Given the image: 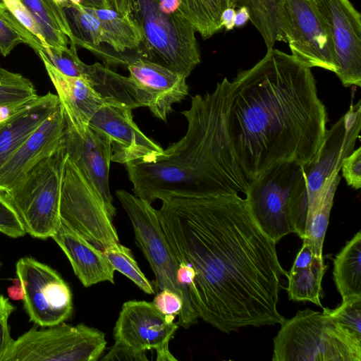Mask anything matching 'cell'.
<instances>
[{
  "label": "cell",
  "instance_id": "23",
  "mask_svg": "<svg viewBox=\"0 0 361 361\" xmlns=\"http://www.w3.org/2000/svg\"><path fill=\"white\" fill-rule=\"evenodd\" d=\"M340 171L336 170L326 180L315 200L307 209L302 239L310 245L314 256L318 259H323V243L334 195L341 180Z\"/></svg>",
  "mask_w": 361,
  "mask_h": 361
},
{
  "label": "cell",
  "instance_id": "8",
  "mask_svg": "<svg viewBox=\"0 0 361 361\" xmlns=\"http://www.w3.org/2000/svg\"><path fill=\"white\" fill-rule=\"evenodd\" d=\"M116 195L125 209L135 232L136 245L148 261L156 278V290L169 288L180 296L183 307L178 324L188 329L197 322L188 289L177 278V264L161 229L157 209L151 203L124 190Z\"/></svg>",
  "mask_w": 361,
  "mask_h": 361
},
{
  "label": "cell",
  "instance_id": "50",
  "mask_svg": "<svg viewBox=\"0 0 361 361\" xmlns=\"http://www.w3.org/2000/svg\"><path fill=\"white\" fill-rule=\"evenodd\" d=\"M80 5L89 8H111L109 0H81Z\"/></svg>",
  "mask_w": 361,
  "mask_h": 361
},
{
  "label": "cell",
  "instance_id": "2",
  "mask_svg": "<svg viewBox=\"0 0 361 361\" xmlns=\"http://www.w3.org/2000/svg\"><path fill=\"white\" fill-rule=\"evenodd\" d=\"M230 90L229 136L248 181L277 163L314 159L328 116L311 68L271 48L238 73Z\"/></svg>",
  "mask_w": 361,
  "mask_h": 361
},
{
  "label": "cell",
  "instance_id": "48",
  "mask_svg": "<svg viewBox=\"0 0 361 361\" xmlns=\"http://www.w3.org/2000/svg\"><path fill=\"white\" fill-rule=\"evenodd\" d=\"M111 8L121 16L129 14L130 0H109Z\"/></svg>",
  "mask_w": 361,
  "mask_h": 361
},
{
  "label": "cell",
  "instance_id": "31",
  "mask_svg": "<svg viewBox=\"0 0 361 361\" xmlns=\"http://www.w3.org/2000/svg\"><path fill=\"white\" fill-rule=\"evenodd\" d=\"M21 43L27 44L35 52L42 44L6 7L0 6V54L7 56Z\"/></svg>",
  "mask_w": 361,
  "mask_h": 361
},
{
  "label": "cell",
  "instance_id": "29",
  "mask_svg": "<svg viewBox=\"0 0 361 361\" xmlns=\"http://www.w3.org/2000/svg\"><path fill=\"white\" fill-rule=\"evenodd\" d=\"M327 269L323 259L314 257L312 264L305 268H292L286 272L288 298L293 301H309L322 307V281Z\"/></svg>",
  "mask_w": 361,
  "mask_h": 361
},
{
  "label": "cell",
  "instance_id": "10",
  "mask_svg": "<svg viewBox=\"0 0 361 361\" xmlns=\"http://www.w3.org/2000/svg\"><path fill=\"white\" fill-rule=\"evenodd\" d=\"M279 42L288 44L291 55L311 68L337 70L329 26L314 0H283L279 15Z\"/></svg>",
  "mask_w": 361,
  "mask_h": 361
},
{
  "label": "cell",
  "instance_id": "16",
  "mask_svg": "<svg viewBox=\"0 0 361 361\" xmlns=\"http://www.w3.org/2000/svg\"><path fill=\"white\" fill-rule=\"evenodd\" d=\"M361 128V104L359 100L331 128L314 159L302 165L307 182L308 208L315 200L324 182L336 170H341L343 160L354 150Z\"/></svg>",
  "mask_w": 361,
  "mask_h": 361
},
{
  "label": "cell",
  "instance_id": "49",
  "mask_svg": "<svg viewBox=\"0 0 361 361\" xmlns=\"http://www.w3.org/2000/svg\"><path fill=\"white\" fill-rule=\"evenodd\" d=\"M15 310V307L10 303L8 300L0 295V319L4 317H9Z\"/></svg>",
  "mask_w": 361,
  "mask_h": 361
},
{
  "label": "cell",
  "instance_id": "41",
  "mask_svg": "<svg viewBox=\"0 0 361 361\" xmlns=\"http://www.w3.org/2000/svg\"><path fill=\"white\" fill-rule=\"evenodd\" d=\"M37 97L20 102L0 104V128L16 114L30 106Z\"/></svg>",
  "mask_w": 361,
  "mask_h": 361
},
{
  "label": "cell",
  "instance_id": "27",
  "mask_svg": "<svg viewBox=\"0 0 361 361\" xmlns=\"http://www.w3.org/2000/svg\"><path fill=\"white\" fill-rule=\"evenodd\" d=\"M334 280L343 300L361 295V233L348 241L334 259Z\"/></svg>",
  "mask_w": 361,
  "mask_h": 361
},
{
  "label": "cell",
  "instance_id": "35",
  "mask_svg": "<svg viewBox=\"0 0 361 361\" xmlns=\"http://www.w3.org/2000/svg\"><path fill=\"white\" fill-rule=\"evenodd\" d=\"M322 308L341 326L361 338V295L343 300L335 309Z\"/></svg>",
  "mask_w": 361,
  "mask_h": 361
},
{
  "label": "cell",
  "instance_id": "42",
  "mask_svg": "<svg viewBox=\"0 0 361 361\" xmlns=\"http://www.w3.org/2000/svg\"><path fill=\"white\" fill-rule=\"evenodd\" d=\"M315 257L310 245L303 242L302 247L298 252L292 268L300 269L310 266Z\"/></svg>",
  "mask_w": 361,
  "mask_h": 361
},
{
  "label": "cell",
  "instance_id": "36",
  "mask_svg": "<svg viewBox=\"0 0 361 361\" xmlns=\"http://www.w3.org/2000/svg\"><path fill=\"white\" fill-rule=\"evenodd\" d=\"M0 232L14 238L26 233L15 209L0 192Z\"/></svg>",
  "mask_w": 361,
  "mask_h": 361
},
{
  "label": "cell",
  "instance_id": "15",
  "mask_svg": "<svg viewBox=\"0 0 361 361\" xmlns=\"http://www.w3.org/2000/svg\"><path fill=\"white\" fill-rule=\"evenodd\" d=\"M132 110L121 103L106 101L91 117L89 126L109 136L111 161H154L164 149L140 130L133 121Z\"/></svg>",
  "mask_w": 361,
  "mask_h": 361
},
{
  "label": "cell",
  "instance_id": "6",
  "mask_svg": "<svg viewBox=\"0 0 361 361\" xmlns=\"http://www.w3.org/2000/svg\"><path fill=\"white\" fill-rule=\"evenodd\" d=\"M129 14L141 35L140 57L188 77L200 63V52L183 13H164L156 0H130Z\"/></svg>",
  "mask_w": 361,
  "mask_h": 361
},
{
  "label": "cell",
  "instance_id": "40",
  "mask_svg": "<svg viewBox=\"0 0 361 361\" xmlns=\"http://www.w3.org/2000/svg\"><path fill=\"white\" fill-rule=\"evenodd\" d=\"M103 361H147L145 351L135 350L123 343L115 341L108 353L102 358Z\"/></svg>",
  "mask_w": 361,
  "mask_h": 361
},
{
  "label": "cell",
  "instance_id": "44",
  "mask_svg": "<svg viewBox=\"0 0 361 361\" xmlns=\"http://www.w3.org/2000/svg\"><path fill=\"white\" fill-rule=\"evenodd\" d=\"M156 1L159 8L164 13H183L180 0H156Z\"/></svg>",
  "mask_w": 361,
  "mask_h": 361
},
{
  "label": "cell",
  "instance_id": "1",
  "mask_svg": "<svg viewBox=\"0 0 361 361\" xmlns=\"http://www.w3.org/2000/svg\"><path fill=\"white\" fill-rule=\"evenodd\" d=\"M157 212L176 264L194 271L188 291L198 317L227 334L285 320L277 304L286 271L245 198L171 197Z\"/></svg>",
  "mask_w": 361,
  "mask_h": 361
},
{
  "label": "cell",
  "instance_id": "24",
  "mask_svg": "<svg viewBox=\"0 0 361 361\" xmlns=\"http://www.w3.org/2000/svg\"><path fill=\"white\" fill-rule=\"evenodd\" d=\"M61 6L72 35L71 44L88 49L111 64L110 55L100 48L101 44L105 43V37L97 17L80 4L67 1Z\"/></svg>",
  "mask_w": 361,
  "mask_h": 361
},
{
  "label": "cell",
  "instance_id": "46",
  "mask_svg": "<svg viewBox=\"0 0 361 361\" xmlns=\"http://www.w3.org/2000/svg\"><path fill=\"white\" fill-rule=\"evenodd\" d=\"M235 14V8H226L221 13V23L226 30H231L235 27L234 18Z\"/></svg>",
  "mask_w": 361,
  "mask_h": 361
},
{
  "label": "cell",
  "instance_id": "33",
  "mask_svg": "<svg viewBox=\"0 0 361 361\" xmlns=\"http://www.w3.org/2000/svg\"><path fill=\"white\" fill-rule=\"evenodd\" d=\"M36 53L42 60L47 61L66 75L80 78L84 75L86 63L78 57L73 44H71L70 48L41 44Z\"/></svg>",
  "mask_w": 361,
  "mask_h": 361
},
{
  "label": "cell",
  "instance_id": "37",
  "mask_svg": "<svg viewBox=\"0 0 361 361\" xmlns=\"http://www.w3.org/2000/svg\"><path fill=\"white\" fill-rule=\"evenodd\" d=\"M341 170L348 185L355 190L361 188V147L343 160Z\"/></svg>",
  "mask_w": 361,
  "mask_h": 361
},
{
  "label": "cell",
  "instance_id": "26",
  "mask_svg": "<svg viewBox=\"0 0 361 361\" xmlns=\"http://www.w3.org/2000/svg\"><path fill=\"white\" fill-rule=\"evenodd\" d=\"M87 8L99 20L105 43L130 63V59L121 53L137 49L141 43L140 31L130 14L121 16L111 8Z\"/></svg>",
  "mask_w": 361,
  "mask_h": 361
},
{
  "label": "cell",
  "instance_id": "21",
  "mask_svg": "<svg viewBox=\"0 0 361 361\" xmlns=\"http://www.w3.org/2000/svg\"><path fill=\"white\" fill-rule=\"evenodd\" d=\"M51 238L64 252L84 286L87 288L103 281L114 283L115 269L102 250L61 222Z\"/></svg>",
  "mask_w": 361,
  "mask_h": 361
},
{
  "label": "cell",
  "instance_id": "12",
  "mask_svg": "<svg viewBox=\"0 0 361 361\" xmlns=\"http://www.w3.org/2000/svg\"><path fill=\"white\" fill-rule=\"evenodd\" d=\"M16 271L22 283L23 307L30 322L48 327L71 317V290L56 270L32 257H24L16 262Z\"/></svg>",
  "mask_w": 361,
  "mask_h": 361
},
{
  "label": "cell",
  "instance_id": "18",
  "mask_svg": "<svg viewBox=\"0 0 361 361\" xmlns=\"http://www.w3.org/2000/svg\"><path fill=\"white\" fill-rule=\"evenodd\" d=\"M66 128L61 104L0 168V192L9 190L36 164L52 154L63 142Z\"/></svg>",
  "mask_w": 361,
  "mask_h": 361
},
{
  "label": "cell",
  "instance_id": "3",
  "mask_svg": "<svg viewBox=\"0 0 361 361\" xmlns=\"http://www.w3.org/2000/svg\"><path fill=\"white\" fill-rule=\"evenodd\" d=\"M231 81L224 78L212 92L192 97L181 112L185 135L154 161L125 164L134 195L152 203L171 197L246 194L248 180L235 156L228 133Z\"/></svg>",
  "mask_w": 361,
  "mask_h": 361
},
{
  "label": "cell",
  "instance_id": "14",
  "mask_svg": "<svg viewBox=\"0 0 361 361\" xmlns=\"http://www.w3.org/2000/svg\"><path fill=\"white\" fill-rule=\"evenodd\" d=\"M329 26L336 61V75L345 87L361 86V15L350 0H314Z\"/></svg>",
  "mask_w": 361,
  "mask_h": 361
},
{
  "label": "cell",
  "instance_id": "13",
  "mask_svg": "<svg viewBox=\"0 0 361 361\" xmlns=\"http://www.w3.org/2000/svg\"><path fill=\"white\" fill-rule=\"evenodd\" d=\"M175 317L163 314L152 302L127 301L114 328V340L140 351L154 349L157 361H176L169 348L178 328Z\"/></svg>",
  "mask_w": 361,
  "mask_h": 361
},
{
  "label": "cell",
  "instance_id": "30",
  "mask_svg": "<svg viewBox=\"0 0 361 361\" xmlns=\"http://www.w3.org/2000/svg\"><path fill=\"white\" fill-rule=\"evenodd\" d=\"M283 0H237V7L245 6L250 20L262 35L267 49L279 42L278 23Z\"/></svg>",
  "mask_w": 361,
  "mask_h": 361
},
{
  "label": "cell",
  "instance_id": "20",
  "mask_svg": "<svg viewBox=\"0 0 361 361\" xmlns=\"http://www.w3.org/2000/svg\"><path fill=\"white\" fill-rule=\"evenodd\" d=\"M63 109L66 121L78 133H83L95 112L106 102L80 77L66 75L42 60Z\"/></svg>",
  "mask_w": 361,
  "mask_h": 361
},
{
  "label": "cell",
  "instance_id": "43",
  "mask_svg": "<svg viewBox=\"0 0 361 361\" xmlns=\"http://www.w3.org/2000/svg\"><path fill=\"white\" fill-rule=\"evenodd\" d=\"M8 319V317H4L0 319V361H2L13 341L10 335Z\"/></svg>",
  "mask_w": 361,
  "mask_h": 361
},
{
  "label": "cell",
  "instance_id": "7",
  "mask_svg": "<svg viewBox=\"0 0 361 361\" xmlns=\"http://www.w3.org/2000/svg\"><path fill=\"white\" fill-rule=\"evenodd\" d=\"M66 158L63 140L13 187L1 192L16 212L25 232L34 238H51L61 224L60 203Z\"/></svg>",
  "mask_w": 361,
  "mask_h": 361
},
{
  "label": "cell",
  "instance_id": "45",
  "mask_svg": "<svg viewBox=\"0 0 361 361\" xmlns=\"http://www.w3.org/2000/svg\"><path fill=\"white\" fill-rule=\"evenodd\" d=\"M9 298L13 300H23L24 290L20 279L18 277L13 280V284L8 289Z\"/></svg>",
  "mask_w": 361,
  "mask_h": 361
},
{
  "label": "cell",
  "instance_id": "25",
  "mask_svg": "<svg viewBox=\"0 0 361 361\" xmlns=\"http://www.w3.org/2000/svg\"><path fill=\"white\" fill-rule=\"evenodd\" d=\"M34 20L41 37L49 46L68 47L72 35L64 11L55 0H20Z\"/></svg>",
  "mask_w": 361,
  "mask_h": 361
},
{
  "label": "cell",
  "instance_id": "28",
  "mask_svg": "<svg viewBox=\"0 0 361 361\" xmlns=\"http://www.w3.org/2000/svg\"><path fill=\"white\" fill-rule=\"evenodd\" d=\"M182 12L203 39L223 29L222 12L228 7H237V0H180Z\"/></svg>",
  "mask_w": 361,
  "mask_h": 361
},
{
  "label": "cell",
  "instance_id": "52",
  "mask_svg": "<svg viewBox=\"0 0 361 361\" xmlns=\"http://www.w3.org/2000/svg\"><path fill=\"white\" fill-rule=\"evenodd\" d=\"M1 265H2V262H1V255H0V268H1Z\"/></svg>",
  "mask_w": 361,
  "mask_h": 361
},
{
  "label": "cell",
  "instance_id": "19",
  "mask_svg": "<svg viewBox=\"0 0 361 361\" xmlns=\"http://www.w3.org/2000/svg\"><path fill=\"white\" fill-rule=\"evenodd\" d=\"M129 78L146 96L152 114L166 121L174 104L188 95L186 78L156 62L137 59L127 65Z\"/></svg>",
  "mask_w": 361,
  "mask_h": 361
},
{
  "label": "cell",
  "instance_id": "38",
  "mask_svg": "<svg viewBox=\"0 0 361 361\" xmlns=\"http://www.w3.org/2000/svg\"><path fill=\"white\" fill-rule=\"evenodd\" d=\"M6 8L42 45L47 44L41 37L39 31L31 15L20 0H3Z\"/></svg>",
  "mask_w": 361,
  "mask_h": 361
},
{
  "label": "cell",
  "instance_id": "34",
  "mask_svg": "<svg viewBox=\"0 0 361 361\" xmlns=\"http://www.w3.org/2000/svg\"><path fill=\"white\" fill-rule=\"evenodd\" d=\"M38 97L32 82L0 66V104L20 102Z\"/></svg>",
  "mask_w": 361,
  "mask_h": 361
},
{
  "label": "cell",
  "instance_id": "17",
  "mask_svg": "<svg viewBox=\"0 0 361 361\" xmlns=\"http://www.w3.org/2000/svg\"><path fill=\"white\" fill-rule=\"evenodd\" d=\"M64 142L68 157L94 186L113 220L116 209L113 205L109 183L112 155L109 136L90 126L83 133H78L66 121Z\"/></svg>",
  "mask_w": 361,
  "mask_h": 361
},
{
  "label": "cell",
  "instance_id": "39",
  "mask_svg": "<svg viewBox=\"0 0 361 361\" xmlns=\"http://www.w3.org/2000/svg\"><path fill=\"white\" fill-rule=\"evenodd\" d=\"M152 302L163 314L175 317L178 316L183 307L180 296L169 288L161 290Z\"/></svg>",
  "mask_w": 361,
  "mask_h": 361
},
{
  "label": "cell",
  "instance_id": "4",
  "mask_svg": "<svg viewBox=\"0 0 361 361\" xmlns=\"http://www.w3.org/2000/svg\"><path fill=\"white\" fill-rule=\"evenodd\" d=\"M245 195L255 221L276 243L290 233L302 239L308 202L301 164L282 161L273 165L248 181Z\"/></svg>",
  "mask_w": 361,
  "mask_h": 361
},
{
  "label": "cell",
  "instance_id": "11",
  "mask_svg": "<svg viewBox=\"0 0 361 361\" xmlns=\"http://www.w3.org/2000/svg\"><path fill=\"white\" fill-rule=\"evenodd\" d=\"M61 222L104 250L119 242L112 220L94 186L68 157L60 203Z\"/></svg>",
  "mask_w": 361,
  "mask_h": 361
},
{
  "label": "cell",
  "instance_id": "22",
  "mask_svg": "<svg viewBox=\"0 0 361 361\" xmlns=\"http://www.w3.org/2000/svg\"><path fill=\"white\" fill-rule=\"evenodd\" d=\"M60 105L57 94L48 92L38 96L0 128V168Z\"/></svg>",
  "mask_w": 361,
  "mask_h": 361
},
{
  "label": "cell",
  "instance_id": "47",
  "mask_svg": "<svg viewBox=\"0 0 361 361\" xmlns=\"http://www.w3.org/2000/svg\"><path fill=\"white\" fill-rule=\"evenodd\" d=\"M248 20H250V13L247 8L245 6H240L239 8L235 11L234 18L235 27H241L244 26Z\"/></svg>",
  "mask_w": 361,
  "mask_h": 361
},
{
  "label": "cell",
  "instance_id": "51",
  "mask_svg": "<svg viewBox=\"0 0 361 361\" xmlns=\"http://www.w3.org/2000/svg\"><path fill=\"white\" fill-rule=\"evenodd\" d=\"M0 6H2V7H6L4 2H3V0H0Z\"/></svg>",
  "mask_w": 361,
  "mask_h": 361
},
{
  "label": "cell",
  "instance_id": "32",
  "mask_svg": "<svg viewBox=\"0 0 361 361\" xmlns=\"http://www.w3.org/2000/svg\"><path fill=\"white\" fill-rule=\"evenodd\" d=\"M103 251L115 270L130 279L144 293H154L152 283L140 269L128 247L117 242L108 246Z\"/></svg>",
  "mask_w": 361,
  "mask_h": 361
},
{
  "label": "cell",
  "instance_id": "5",
  "mask_svg": "<svg viewBox=\"0 0 361 361\" xmlns=\"http://www.w3.org/2000/svg\"><path fill=\"white\" fill-rule=\"evenodd\" d=\"M281 324L274 339V361H361V338L324 309L298 311Z\"/></svg>",
  "mask_w": 361,
  "mask_h": 361
},
{
  "label": "cell",
  "instance_id": "9",
  "mask_svg": "<svg viewBox=\"0 0 361 361\" xmlns=\"http://www.w3.org/2000/svg\"><path fill=\"white\" fill-rule=\"evenodd\" d=\"M106 345L104 333L83 323L33 326L13 339L2 361H97Z\"/></svg>",
  "mask_w": 361,
  "mask_h": 361
}]
</instances>
